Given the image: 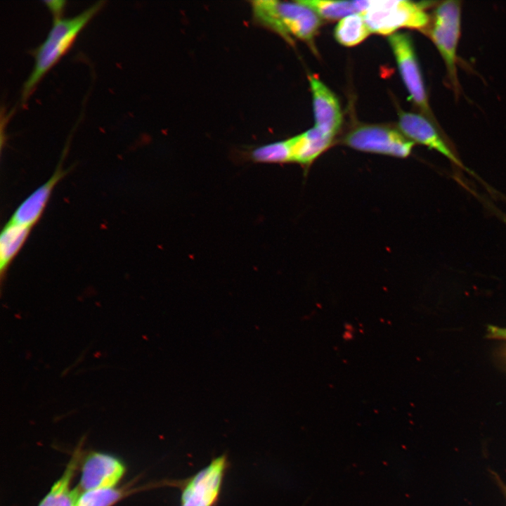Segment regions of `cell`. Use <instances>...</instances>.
<instances>
[{"label":"cell","mask_w":506,"mask_h":506,"mask_svg":"<svg viewBox=\"0 0 506 506\" xmlns=\"http://www.w3.org/2000/svg\"><path fill=\"white\" fill-rule=\"evenodd\" d=\"M105 1L95 3L79 15L54 20L44 41L33 51L34 65L24 83L22 103H25L46 72L65 55L77 36L103 7Z\"/></svg>","instance_id":"1"},{"label":"cell","mask_w":506,"mask_h":506,"mask_svg":"<svg viewBox=\"0 0 506 506\" xmlns=\"http://www.w3.org/2000/svg\"><path fill=\"white\" fill-rule=\"evenodd\" d=\"M461 2L448 0L435 8L428 34L444 63L449 86L456 97L460 93L458 75V47L461 35Z\"/></svg>","instance_id":"2"},{"label":"cell","mask_w":506,"mask_h":506,"mask_svg":"<svg viewBox=\"0 0 506 506\" xmlns=\"http://www.w3.org/2000/svg\"><path fill=\"white\" fill-rule=\"evenodd\" d=\"M252 8L260 22L287 38L293 35L310 41L320 25L319 16L299 1H257L252 2Z\"/></svg>","instance_id":"3"},{"label":"cell","mask_w":506,"mask_h":506,"mask_svg":"<svg viewBox=\"0 0 506 506\" xmlns=\"http://www.w3.org/2000/svg\"><path fill=\"white\" fill-rule=\"evenodd\" d=\"M362 15L370 32L382 34L401 27L427 28L431 20L424 5L406 0L370 1Z\"/></svg>","instance_id":"4"},{"label":"cell","mask_w":506,"mask_h":506,"mask_svg":"<svg viewBox=\"0 0 506 506\" xmlns=\"http://www.w3.org/2000/svg\"><path fill=\"white\" fill-rule=\"evenodd\" d=\"M389 41L411 100L427 118L441 129L429 105L422 72L410 36L396 33L389 37Z\"/></svg>","instance_id":"5"},{"label":"cell","mask_w":506,"mask_h":506,"mask_svg":"<svg viewBox=\"0 0 506 506\" xmlns=\"http://www.w3.org/2000/svg\"><path fill=\"white\" fill-rule=\"evenodd\" d=\"M228 467L226 455L211 460L181 484L180 506H215Z\"/></svg>","instance_id":"6"},{"label":"cell","mask_w":506,"mask_h":506,"mask_svg":"<svg viewBox=\"0 0 506 506\" xmlns=\"http://www.w3.org/2000/svg\"><path fill=\"white\" fill-rule=\"evenodd\" d=\"M344 143L358 150L402 158L410 154L415 144L396 130L375 125L362 126L350 131Z\"/></svg>","instance_id":"7"},{"label":"cell","mask_w":506,"mask_h":506,"mask_svg":"<svg viewBox=\"0 0 506 506\" xmlns=\"http://www.w3.org/2000/svg\"><path fill=\"white\" fill-rule=\"evenodd\" d=\"M398 126L410 141L439 152L456 166L469 171L456 155L443 131L429 118L417 113L403 112L399 115Z\"/></svg>","instance_id":"8"},{"label":"cell","mask_w":506,"mask_h":506,"mask_svg":"<svg viewBox=\"0 0 506 506\" xmlns=\"http://www.w3.org/2000/svg\"><path fill=\"white\" fill-rule=\"evenodd\" d=\"M81 467L79 488L83 491L115 487L126 471L120 459L103 452L87 455Z\"/></svg>","instance_id":"9"},{"label":"cell","mask_w":506,"mask_h":506,"mask_svg":"<svg viewBox=\"0 0 506 506\" xmlns=\"http://www.w3.org/2000/svg\"><path fill=\"white\" fill-rule=\"evenodd\" d=\"M313 96L316 128L334 137L342 120V112L335 94L318 78L309 77Z\"/></svg>","instance_id":"10"},{"label":"cell","mask_w":506,"mask_h":506,"mask_svg":"<svg viewBox=\"0 0 506 506\" xmlns=\"http://www.w3.org/2000/svg\"><path fill=\"white\" fill-rule=\"evenodd\" d=\"M67 172L60 163L51 178L20 203L9 221L32 228L41 219L55 186Z\"/></svg>","instance_id":"11"},{"label":"cell","mask_w":506,"mask_h":506,"mask_svg":"<svg viewBox=\"0 0 506 506\" xmlns=\"http://www.w3.org/2000/svg\"><path fill=\"white\" fill-rule=\"evenodd\" d=\"M332 140V136L316 127L287 139L290 162H297L308 167L330 146Z\"/></svg>","instance_id":"12"},{"label":"cell","mask_w":506,"mask_h":506,"mask_svg":"<svg viewBox=\"0 0 506 506\" xmlns=\"http://www.w3.org/2000/svg\"><path fill=\"white\" fill-rule=\"evenodd\" d=\"M81 455L82 451L79 448L72 455L62 476L54 483L38 506H75L79 492L77 488L72 487V481L81 460Z\"/></svg>","instance_id":"13"},{"label":"cell","mask_w":506,"mask_h":506,"mask_svg":"<svg viewBox=\"0 0 506 506\" xmlns=\"http://www.w3.org/2000/svg\"><path fill=\"white\" fill-rule=\"evenodd\" d=\"M32 228L8 221L0 235L1 277L6 274L9 266L19 253L31 232Z\"/></svg>","instance_id":"14"},{"label":"cell","mask_w":506,"mask_h":506,"mask_svg":"<svg viewBox=\"0 0 506 506\" xmlns=\"http://www.w3.org/2000/svg\"><path fill=\"white\" fill-rule=\"evenodd\" d=\"M301 4L311 8L318 16L327 20H337L350 15L363 13L370 1H320L303 0Z\"/></svg>","instance_id":"15"},{"label":"cell","mask_w":506,"mask_h":506,"mask_svg":"<svg viewBox=\"0 0 506 506\" xmlns=\"http://www.w3.org/2000/svg\"><path fill=\"white\" fill-rule=\"evenodd\" d=\"M370 32L362 13H356L339 22L335 29V37L339 44L352 46L363 41Z\"/></svg>","instance_id":"16"},{"label":"cell","mask_w":506,"mask_h":506,"mask_svg":"<svg viewBox=\"0 0 506 506\" xmlns=\"http://www.w3.org/2000/svg\"><path fill=\"white\" fill-rule=\"evenodd\" d=\"M125 494L124 489L115 487L86 491L79 494L75 506H112Z\"/></svg>","instance_id":"17"},{"label":"cell","mask_w":506,"mask_h":506,"mask_svg":"<svg viewBox=\"0 0 506 506\" xmlns=\"http://www.w3.org/2000/svg\"><path fill=\"white\" fill-rule=\"evenodd\" d=\"M250 157L255 162L264 163L290 162V151L287 140L256 148Z\"/></svg>","instance_id":"18"},{"label":"cell","mask_w":506,"mask_h":506,"mask_svg":"<svg viewBox=\"0 0 506 506\" xmlns=\"http://www.w3.org/2000/svg\"><path fill=\"white\" fill-rule=\"evenodd\" d=\"M44 3L46 4L47 8L51 12L54 20L62 18V14L63 13L66 1H44Z\"/></svg>","instance_id":"19"},{"label":"cell","mask_w":506,"mask_h":506,"mask_svg":"<svg viewBox=\"0 0 506 506\" xmlns=\"http://www.w3.org/2000/svg\"><path fill=\"white\" fill-rule=\"evenodd\" d=\"M505 494H506V488H505Z\"/></svg>","instance_id":"20"},{"label":"cell","mask_w":506,"mask_h":506,"mask_svg":"<svg viewBox=\"0 0 506 506\" xmlns=\"http://www.w3.org/2000/svg\"><path fill=\"white\" fill-rule=\"evenodd\" d=\"M505 221H506V218H505Z\"/></svg>","instance_id":"21"}]
</instances>
